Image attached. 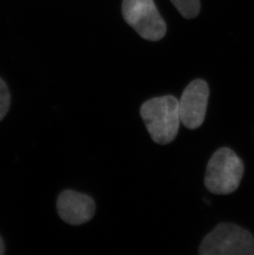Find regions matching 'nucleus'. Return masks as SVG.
<instances>
[{
  "instance_id": "20e7f679",
  "label": "nucleus",
  "mask_w": 254,
  "mask_h": 255,
  "mask_svg": "<svg viewBox=\"0 0 254 255\" xmlns=\"http://www.w3.org/2000/svg\"><path fill=\"white\" fill-rule=\"evenodd\" d=\"M123 15L142 38L157 41L165 36V22L153 0H124Z\"/></svg>"
},
{
  "instance_id": "f03ea898",
  "label": "nucleus",
  "mask_w": 254,
  "mask_h": 255,
  "mask_svg": "<svg viewBox=\"0 0 254 255\" xmlns=\"http://www.w3.org/2000/svg\"><path fill=\"white\" fill-rule=\"evenodd\" d=\"M245 173L242 159L227 147L217 149L209 160L205 187L216 195H228L237 190Z\"/></svg>"
},
{
  "instance_id": "423d86ee",
  "label": "nucleus",
  "mask_w": 254,
  "mask_h": 255,
  "mask_svg": "<svg viewBox=\"0 0 254 255\" xmlns=\"http://www.w3.org/2000/svg\"><path fill=\"white\" fill-rule=\"evenodd\" d=\"M94 199L83 193L65 190L56 202V209L60 218L67 224L79 226L89 222L95 213Z\"/></svg>"
},
{
  "instance_id": "0eeeda50",
  "label": "nucleus",
  "mask_w": 254,
  "mask_h": 255,
  "mask_svg": "<svg viewBox=\"0 0 254 255\" xmlns=\"http://www.w3.org/2000/svg\"><path fill=\"white\" fill-rule=\"evenodd\" d=\"M180 14L187 19L197 17L201 10L200 0H170Z\"/></svg>"
},
{
  "instance_id": "39448f33",
  "label": "nucleus",
  "mask_w": 254,
  "mask_h": 255,
  "mask_svg": "<svg viewBox=\"0 0 254 255\" xmlns=\"http://www.w3.org/2000/svg\"><path fill=\"white\" fill-rule=\"evenodd\" d=\"M210 90L203 80H195L187 85L179 101L180 119L190 130L200 128L205 121Z\"/></svg>"
},
{
  "instance_id": "1a4fd4ad",
  "label": "nucleus",
  "mask_w": 254,
  "mask_h": 255,
  "mask_svg": "<svg viewBox=\"0 0 254 255\" xmlns=\"http://www.w3.org/2000/svg\"><path fill=\"white\" fill-rule=\"evenodd\" d=\"M5 253V245L2 237L0 236V255H2Z\"/></svg>"
},
{
  "instance_id": "7ed1b4c3",
  "label": "nucleus",
  "mask_w": 254,
  "mask_h": 255,
  "mask_svg": "<svg viewBox=\"0 0 254 255\" xmlns=\"http://www.w3.org/2000/svg\"><path fill=\"white\" fill-rule=\"evenodd\" d=\"M201 255H254V237L237 225L224 222L203 239Z\"/></svg>"
},
{
  "instance_id": "6e6552de",
  "label": "nucleus",
  "mask_w": 254,
  "mask_h": 255,
  "mask_svg": "<svg viewBox=\"0 0 254 255\" xmlns=\"http://www.w3.org/2000/svg\"><path fill=\"white\" fill-rule=\"evenodd\" d=\"M11 97L6 83L0 78V122L7 115L9 110Z\"/></svg>"
},
{
  "instance_id": "f257e3e1",
  "label": "nucleus",
  "mask_w": 254,
  "mask_h": 255,
  "mask_svg": "<svg viewBox=\"0 0 254 255\" xmlns=\"http://www.w3.org/2000/svg\"><path fill=\"white\" fill-rule=\"evenodd\" d=\"M139 114L152 140L158 144H168L175 140L179 130V101L166 95L149 99L142 104Z\"/></svg>"
}]
</instances>
